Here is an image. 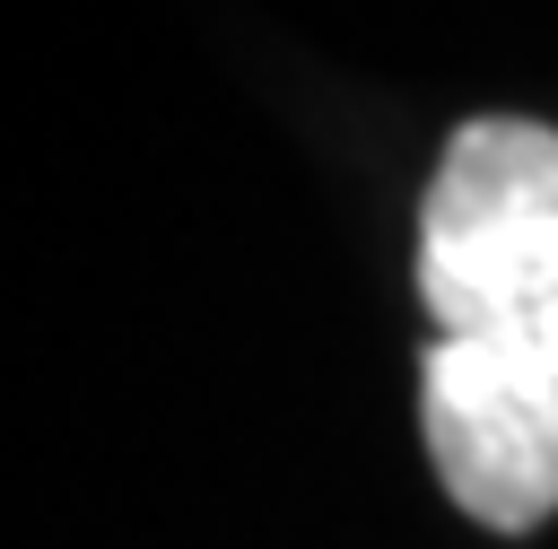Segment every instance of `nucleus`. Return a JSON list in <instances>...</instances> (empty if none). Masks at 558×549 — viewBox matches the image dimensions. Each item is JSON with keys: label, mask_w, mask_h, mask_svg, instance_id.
Returning <instances> with one entry per match:
<instances>
[{"label": "nucleus", "mask_w": 558, "mask_h": 549, "mask_svg": "<svg viewBox=\"0 0 558 549\" xmlns=\"http://www.w3.org/2000/svg\"><path fill=\"white\" fill-rule=\"evenodd\" d=\"M427 453L445 497L488 532L558 505V131L462 122L418 218Z\"/></svg>", "instance_id": "nucleus-1"}]
</instances>
